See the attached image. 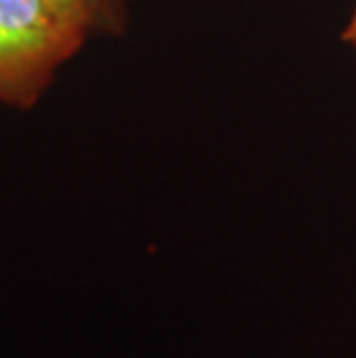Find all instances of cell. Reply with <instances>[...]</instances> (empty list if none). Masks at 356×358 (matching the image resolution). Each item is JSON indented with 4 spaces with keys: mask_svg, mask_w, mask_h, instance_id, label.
Returning a JSON list of instances; mask_svg holds the SVG:
<instances>
[{
    "mask_svg": "<svg viewBox=\"0 0 356 358\" xmlns=\"http://www.w3.org/2000/svg\"><path fill=\"white\" fill-rule=\"evenodd\" d=\"M95 0H0V97L35 90L79 47Z\"/></svg>",
    "mask_w": 356,
    "mask_h": 358,
    "instance_id": "6da1fadb",
    "label": "cell"
},
{
    "mask_svg": "<svg viewBox=\"0 0 356 358\" xmlns=\"http://www.w3.org/2000/svg\"><path fill=\"white\" fill-rule=\"evenodd\" d=\"M343 37H345V42H350L352 47L356 49V7H354V12H352L350 21H347V26H345V33H343Z\"/></svg>",
    "mask_w": 356,
    "mask_h": 358,
    "instance_id": "7a4b0ae2",
    "label": "cell"
},
{
    "mask_svg": "<svg viewBox=\"0 0 356 358\" xmlns=\"http://www.w3.org/2000/svg\"><path fill=\"white\" fill-rule=\"evenodd\" d=\"M95 5H97V0H95Z\"/></svg>",
    "mask_w": 356,
    "mask_h": 358,
    "instance_id": "3957f363",
    "label": "cell"
}]
</instances>
